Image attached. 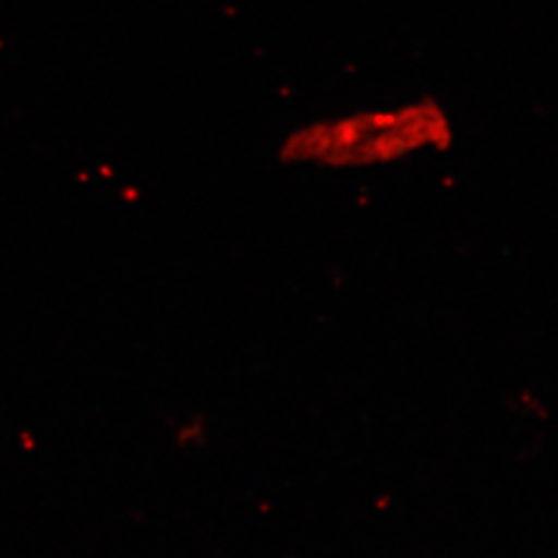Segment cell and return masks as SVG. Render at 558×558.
<instances>
[{
  "label": "cell",
  "mask_w": 558,
  "mask_h": 558,
  "mask_svg": "<svg viewBox=\"0 0 558 558\" xmlns=\"http://www.w3.org/2000/svg\"><path fill=\"white\" fill-rule=\"evenodd\" d=\"M451 143L453 126L445 108L418 100L306 122L281 140L278 158L286 166L364 170L440 151Z\"/></svg>",
  "instance_id": "1"
}]
</instances>
